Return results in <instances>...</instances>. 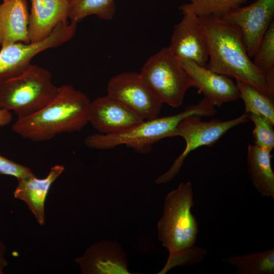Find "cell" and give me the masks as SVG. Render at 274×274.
Instances as JSON below:
<instances>
[{"mask_svg":"<svg viewBox=\"0 0 274 274\" xmlns=\"http://www.w3.org/2000/svg\"><path fill=\"white\" fill-rule=\"evenodd\" d=\"M27 0H6L0 4V45L30 43Z\"/></svg>","mask_w":274,"mask_h":274,"instance_id":"16","label":"cell"},{"mask_svg":"<svg viewBox=\"0 0 274 274\" xmlns=\"http://www.w3.org/2000/svg\"><path fill=\"white\" fill-rule=\"evenodd\" d=\"M216 113L215 106L203 97L198 104L186 107L178 114L145 120L127 130L115 134L93 133L86 137L84 143L88 148L96 150L109 149L125 145L138 153L146 154L159 141L176 136L177 126L185 117L193 115L210 117Z\"/></svg>","mask_w":274,"mask_h":274,"instance_id":"3","label":"cell"},{"mask_svg":"<svg viewBox=\"0 0 274 274\" xmlns=\"http://www.w3.org/2000/svg\"><path fill=\"white\" fill-rule=\"evenodd\" d=\"M207 254L201 247L192 246L173 256L168 257L163 268L158 273H165L178 265L196 264L202 261Z\"/></svg>","mask_w":274,"mask_h":274,"instance_id":"24","label":"cell"},{"mask_svg":"<svg viewBox=\"0 0 274 274\" xmlns=\"http://www.w3.org/2000/svg\"><path fill=\"white\" fill-rule=\"evenodd\" d=\"M193 190L190 182H181L164 199L163 214L157 223L158 237L173 256L194 246L199 232L191 212Z\"/></svg>","mask_w":274,"mask_h":274,"instance_id":"5","label":"cell"},{"mask_svg":"<svg viewBox=\"0 0 274 274\" xmlns=\"http://www.w3.org/2000/svg\"><path fill=\"white\" fill-rule=\"evenodd\" d=\"M83 273L130 274L125 252L118 243L102 241L89 247L84 255L76 260Z\"/></svg>","mask_w":274,"mask_h":274,"instance_id":"13","label":"cell"},{"mask_svg":"<svg viewBox=\"0 0 274 274\" xmlns=\"http://www.w3.org/2000/svg\"><path fill=\"white\" fill-rule=\"evenodd\" d=\"M248 115L249 119L254 125L252 134L255 145L272 151L274 147V124L260 115L253 113Z\"/></svg>","mask_w":274,"mask_h":274,"instance_id":"23","label":"cell"},{"mask_svg":"<svg viewBox=\"0 0 274 274\" xmlns=\"http://www.w3.org/2000/svg\"><path fill=\"white\" fill-rule=\"evenodd\" d=\"M64 169L62 165H55L45 178L39 179L33 174L18 180L14 197L25 202L41 225L45 224V201L49 188Z\"/></svg>","mask_w":274,"mask_h":274,"instance_id":"15","label":"cell"},{"mask_svg":"<svg viewBox=\"0 0 274 274\" xmlns=\"http://www.w3.org/2000/svg\"><path fill=\"white\" fill-rule=\"evenodd\" d=\"M145 119L114 97L107 95L91 101L88 122L98 133H119Z\"/></svg>","mask_w":274,"mask_h":274,"instance_id":"11","label":"cell"},{"mask_svg":"<svg viewBox=\"0 0 274 274\" xmlns=\"http://www.w3.org/2000/svg\"><path fill=\"white\" fill-rule=\"evenodd\" d=\"M107 94L121 101L145 120L157 117L163 105L140 73L132 72H124L110 79Z\"/></svg>","mask_w":274,"mask_h":274,"instance_id":"8","label":"cell"},{"mask_svg":"<svg viewBox=\"0 0 274 274\" xmlns=\"http://www.w3.org/2000/svg\"><path fill=\"white\" fill-rule=\"evenodd\" d=\"M271 151L249 144L247 150L248 170L252 183L262 196L274 199V173Z\"/></svg>","mask_w":274,"mask_h":274,"instance_id":"17","label":"cell"},{"mask_svg":"<svg viewBox=\"0 0 274 274\" xmlns=\"http://www.w3.org/2000/svg\"><path fill=\"white\" fill-rule=\"evenodd\" d=\"M28 32L30 42L47 38L61 22L68 21V0H31Z\"/></svg>","mask_w":274,"mask_h":274,"instance_id":"14","label":"cell"},{"mask_svg":"<svg viewBox=\"0 0 274 274\" xmlns=\"http://www.w3.org/2000/svg\"><path fill=\"white\" fill-rule=\"evenodd\" d=\"M6 251V247L4 244L0 240V265L4 267L7 265V261L4 257Z\"/></svg>","mask_w":274,"mask_h":274,"instance_id":"27","label":"cell"},{"mask_svg":"<svg viewBox=\"0 0 274 274\" xmlns=\"http://www.w3.org/2000/svg\"><path fill=\"white\" fill-rule=\"evenodd\" d=\"M180 62L193 81L194 87L215 107H220L225 103L235 101L239 98L236 83L230 78L192 61Z\"/></svg>","mask_w":274,"mask_h":274,"instance_id":"12","label":"cell"},{"mask_svg":"<svg viewBox=\"0 0 274 274\" xmlns=\"http://www.w3.org/2000/svg\"><path fill=\"white\" fill-rule=\"evenodd\" d=\"M249 120V115L246 113L226 121L212 119L203 121L201 116L196 115L182 119L177 126L176 136L184 139L185 148L169 168L155 180V184H164L172 181L179 174L185 159L191 152L200 147L214 145L228 131Z\"/></svg>","mask_w":274,"mask_h":274,"instance_id":"7","label":"cell"},{"mask_svg":"<svg viewBox=\"0 0 274 274\" xmlns=\"http://www.w3.org/2000/svg\"><path fill=\"white\" fill-rule=\"evenodd\" d=\"M90 103L85 93L70 85H62L48 105L30 116L17 119L12 129L22 138L35 142L81 131L89 123Z\"/></svg>","mask_w":274,"mask_h":274,"instance_id":"2","label":"cell"},{"mask_svg":"<svg viewBox=\"0 0 274 274\" xmlns=\"http://www.w3.org/2000/svg\"><path fill=\"white\" fill-rule=\"evenodd\" d=\"M179 7L182 12H191L198 17H221L249 0H187Z\"/></svg>","mask_w":274,"mask_h":274,"instance_id":"21","label":"cell"},{"mask_svg":"<svg viewBox=\"0 0 274 274\" xmlns=\"http://www.w3.org/2000/svg\"><path fill=\"white\" fill-rule=\"evenodd\" d=\"M235 83L239 98L242 99L245 104V113L260 115L274 124L273 97L244 82L236 80Z\"/></svg>","mask_w":274,"mask_h":274,"instance_id":"19","label":"cell"},{"mask_svg":"<svg viewBox=\"0 0 274 274\" xmlns=\"http://www.w3.org/2000/svg\"><path fill=\"white\" fill-rule=\"evenodd\" d=\"M142 78L164 104L177 108L194 83L180 62L164 47L151 56L140 73Z\"/></svg>","mask_w":274,"mask_h":274,"instance_id":"6","label":"cell"},{"mask_svg":"<svg viewBox=\"0 0 274 274\" xmlns=\"http://www.w3.org/2000/svg\"><path fill=\"white\" fill-rule=\"evenodd\" d=\"M4 267L0 265V274L3 273Z\"/></svg>","mask_w":274,"mask_h":274,"instance_id":"28","label":"cell"},{"mask_svg":"<svg viewBox=\"0 0 274 274\" xmlns=\"http://www.w3.org/2000/svg\"><path fill=\"white\" fill-rule=\"evenodd\" d=\"M6 1V0H3V1Z\"/></svg>","mask_w":274,"mask_h":274,"instance_id":"29","label":"cell"},{"mask_svg":"<svg viewBox=\"0 0 274 274\" xmlns=\"http://www.w3.org/2000/svg\"><path fill=\"white\" fill-rule=\"evenodd\" d=\"M68 19L75 24L90 15L109 20L116 12L115 0H68Z\"/></svg>","mask_w":274,"mask_h":274,"instance_id":"20","label":"cell"},{"mask_svg":"<svg viewBox=\"0 0 274 274\" xmlns=\"http://www.w3.org/2000/svg\"><path fill=\"white\" fill-rule=\"evenodd\" d=\"M223 260L239 274H273L274 248L250 254L231 255Z\"/></svg>","mask_w":274,"mask_h":274,"instance_id":"18","label":"cell"},{"mask_svg":"<svg viewBox=\"0 0 274 274\" xmlns=\"http://www.w3.org/2000/svg\"><path fill=\"white\" fill-rule=\"evenodd\" d=\"M58 90L47 69L31 64L17 75L0 79V109L22 119L48 105Z\"/></svg>","mask_w":274,"mask_h":274,"instance_id":"4","label":"cell"},{"mask_svg":"<svg viewBox=\"0 0 274 274\" xmlns=\"http://www.w3.org/2000/svg\"><path fill=\"white\" fill-rule=\"evenodd\" d=\"M33 174L29 167L0 155V175L11 176L18 180Z\"/></svg>","mask_w":274,"mask_h":274,"instance_id":"25","label":"cell"},{"mask_svg":"<svg viewBox=\"0 0 274 274\" xmlns=\"http://www.w3.org/2000/svg\"><path fill=\"white\" fill-rule=\"evenodd\" d=\"M182 20L174 26L168 49L179 61H192L206 66L209 60L208 40L200 18L182 12Z\"/></svg>","mask_w":274,"mask_h":274,"instance_id":"10","label":"cell"},{"mask_svg":"<svg viewBox=\"0 0 274 274\" xmlns=\"http://www.w3.org/2000/svg\"><path fill=\"white\" fill-rule=\"evenodd\" d=\"M12 120V114L11 112L0 109V126L9 124Z\"/></svg>","mask_w":274,"mask_h":274,"instance_id":"26","label":"cell"},{"mask_svg":"<svg viewBox=\"0 0 274 274\" xmlns=\"http://www.w3.org/2000/svg\"><path fill=\"white\" fill-rule=\"evenodd\" d=\"M199 17L208 43L206 67L248 83L274 97V77L262 72L251 60L238 28L221 17Z\"/></svg>","mask_w":274,"mask_h":274,"instance_id":"1","label":"cell"},{"mask_svg":"<svg viewBox=\"0 0 274 274\" xmlns=\"http://www.w3.org/2000/svg\"><path fill=\"white\" fill-rule=\"evenodd\" d=\"M253 60L256 67L266 75L274 77V22L269 25L256 52Z\"/></svg>","mask_w":274,"mask_h":274,"instance_id":"22","label":"cell"},{"mask_svg":"<svg viewBox=\"0 0 274 274\" xmlns=\"http://www.w3.org/2000/svg\"><path fill=\"white\" fill-rule=\"evenodd\" d=\"M274 0H256L235 8L221 16L240 30L249 56L253 57L273 20Z\"/></svg>","mask_w":274,"mask_h":274,"instance_id":"9","label":"cell"}]
</instances>
